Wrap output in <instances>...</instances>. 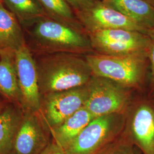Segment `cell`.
I'll list each match as a JSON object with an SVG mask.
<instances>
[{"label": "cell", "instance_id": "cell-24", "mask_svg": "<svg viewBox=\"0 0 154 154\" xmlns=\"http://www.w3.org/2000/svg\"><path fill=\"white\" fill-rule=\"evenodd\" d=\"M143 1L147 2V3H149V4L153 6L154 7V0H143Z\"/></svg>", "mask_w": 154, "mask_h": 154}, {"label": "cell", "instance_id": "cell-23", "mask_svg": "<svg viewBox=\"0 0 154 154\" xmlns=\"http://www.w3.org/2000/svg\"><path fill=\"white\" fill-rule=\"evenodd\" d=\"M5 106L3 102L1 101V100H0V112H1V111L2 110V109L4 108Z\"/></svg>", "mask_w": 154, "mask_h": 154}, {"label": "cell", "instance_id": "cell-15", "mask_svg": "<svg viewBox=\"0 0 154 154\" xmlns=\"http://www.w3.org/2000/svg\"><path fill=\"white\" fill-rule=\"evenodd\" d=\"M93 119V116L83 106L60 126L50 131L53 140L65 149Z\"/></svg>", "mask_w": 154, "mask_h": 154}, {"label": "cell", "instance_id": "cell-4", "mask_svg": "<svg viewBox=\"0 0 154 154\" xmlns=\"http://www.w3.org/2000/svg\"><path fill=\"white\" fill-rule=\"evenodd\" d=\"M119 115L118 113L94 118L64 149L65 154H98L118 137L122 123Z\"/></svg>", "mask_w": 154, "mask_h": 154}, {"label": "cell", "instance_id": "cell-12", "mask_svg": "<svg viewBox=\"0 0 154 154\" xmlns=\"http://www.w3.org/2000/svg\"><path fill=\"white\" fill-rule=\"evenodd\" d=\"M23 113L20 106L13 103L5 106L0 112V154H13Z\"/></svg>", "mask_w": 154, "mask_h": 154}, {"label": "cell", "instance_id": "cell-9", "mask_svg": "<svg viewBox=\"0 0 154 154\" xmlns=\"http://www.w3.org/2000/svg\"><path fill=\"white\" fill-rule=\"evenodd\" d=\"M14 60L21 97V106L24 111L39 112L41 94L39 88L37 67L27 44L15 52Z\"/></svg>", "mask_w": 154, "mask_h": 154}, {"label": "cell", "instance_id": "cell-19", "mask_svg": "<svg viewBox=\"0 0 154 154\" xmlns=\"http://www.w3.org/2000/svg\"><path fill=\"white\" fill-rule=\"evenodd\" d=\"M134 144L131 137H118L98 154H137Z\"/></svg>", "mask_w": 154, "mask_h": 154}, {"label": "cell", "instance_id": "cell-21", "mask_svg": "<svg viewBox=\"0 0 154 154\" xmlns=\"http://www.w3.org/2000/svg\"><path fill=\"white\" fill-rule=\"evenodd\" d=\"M73 9L74 11L82 9L88 6L93 0H65Z\"/></svg>", "mask_w": 154, "mask_h": 154}, {"label": "cell", "instance_id": "cell-20", "mask_svg": "<svg viewBox=\"0 0 154 154\" xmlns=\"http://www.w3.org/2000/svg\"><path fill=\"white\" fill-rule=\"evenodd\" d=\"M147 35L149 37V45L147 50V57L150 62L151 68V79L154 84V29L149 30Z\"/></svg>", "mask_w": 154, "mask_h": 154}, {"label": "cell", "instance_id": "cell-27", "mask_svg": "<svg viewBox=\"0 0 154 154\" xmlns=\"http://www.w3.org/2000/svg\"></svg>", "mask_w": 154, "mask_h": 154}, {"label": "cell", "instance_id": "cell-11", "mask_svg": "<svg viewBox=\"0 0 154 154\" xmlns=\"http://www.w3.org/2000/svg\"><path fill=\"white\" fill-rule=\"evenodd\" d=\"M131 138L144 154H154V109L143 103L135 111L131 122Z\"/></svg>", "mask_w": 154, "mask_h": 154}, {"label": "cell", "instance_id": "cell-17", "mask_svg": "<svg viewBox=\"0 0 154 154\" xmlns=\"http://www.w3.org/2000/svg\"><path fill=\"white\" fill-rule=\"evenodd\" d=\"M8 11L16 17L22 28L35 20L47 16L38 0H2Z\"/></svg>", "mask_w": 154, "mask_h": 154}, {"label": "cell", "instance_id": "cell-10", "mask_svg": "<svg viewBox=\"0 0 154 154\" xmlns=\"http://www.w3.org/2000/svg\"><path fill=\"white\" fill-rule=\"evenodd\" d=\"M45 127L39 112L24 111L13 154H41L50 143Z\"/></svg>", "mask_w": 154, "mask_h": 154}, {"label": "cell", "instance_id": "cell-26", "mask_svg": "<svg viewBox=\"0 0 154 154\" xmlns=\"http://www.w3.org/2000/svg\"><path fill=\"white\" fill-rule=\"evenodd\" d=\"M99 1H103V0H99Z\"/></svg>", "mask_w": 154, "mask_h": 154}, {"label": "cell", "instance_id": "cell-2", "mask_svg": "<svg viewBox=\"0 0 154 154\" xmlns=\"http://www.w3.org/2000/svg\"><path fill=\"white\" fill-rule=\"evenodd\" d=\"M28 33L32 44L41 51L75 53L90 49L88 36L82 30L72 28L49 17L39 18L22 28Z\"/></svg>", "mask_w": 154, "mask_h": 154}, {"label": "cell", "instance_id": "cell-1", "mask_svg": "<svg viewBox=\"0 0 154 154\" xmlns=\"http://www.w3.org/2000/svg\"><path fill=\"white\" fill-rule=\"evenodd\" d=\"M42 95L82 87L93 74L86 60L71 53H56L35 59Z\"/></svg>", "mask_w": 154, "mask_h": 154}, {"label": "cell", "instance_id": "cell-6", "mask_svg": "<svg viewBox=\"0 0 154 154\" xmlns=\"http://www.w3.org/2000/svg\"><path fill=\"white\" fill-rule=\"evenodd\" d=\"M84 107L94 118L118 114L126 104L127 97L121 85L95 76L88 82Z\"/></svg>", "mask_w": 154, "mask_h": 154}, {"label": "cell", "instance_id": "cell-14", "mask_svg": "<svg viewBox=\"0 0 154 154\" xmlns=\"http://www.w3.org/2000/svg\"><path fill=\"white\" fill-rule=\"evenodd\" d=\"M140 26L154 29V7L143 0H103Z\"/></svg>", "mask_w": 154, "mask_h": 154}, {"label": "cell", "instance_id": "cell-5", "mask_svg": "<svg viewBox=\"0 0 154 154\" xmlns=\"http://www.w3.org/2000/svg\"><path fill=\"white\" fill-rule=\"evenodd\" d=\"M91 47L106 55H127L147 52V34L122 29H105L88 33Z\"/></svg>", "mask_w": 154, "mask_h": 154}, {"label": "cell", "instance_id": "cell-22", "mask_svg": "<svg viewBox=\"0 0 154 154\" xmlns=\"http://www.w3.org/2000/svg\"><path fill=\"white\" fill-rule=\"evenodd\" d=\"M41 154H66L64 149L53 140Z\"/></svg>", "mask_w": 154, "mask_h": 154}, {"label": "cell", "instance_id": "cell-3", "mask_svg": "<svg viewBox=\"0 0 154 154\" xmlns=\"http://www.w3.org/2000/svg\"><path fill=\"white\" fill-rule=\"evenodd\" d=\"M147 52L127 55L96 54L86 55V60L95 76L102 77L129 87L143 81L146 67Z\"/></svg>", "mask_w": 154, "mask_h": 154}, {"label": "cell", "instance_id": "cell-25", "mask_svg": "<svg viewBox=\"0 0 154 154\" xmlns=\"http://www.w3.org/2000/svg\"><path fill=\"white\" fill-rule=\"evenodd\" d=\"M0 3H1V4H3V3H2V0H0Z\"/></svg>", "mask_w": 154, "mask_h": 154}, {"label": "cell", "instance_id": "cell-18", "mask_svg": "<svg viewBox=\"0 0 154 154\" xmlns=\"http://www.w3.org/2000/svg\"><path fill=\"white\" fill-rule=\"evenodd\" d=\"M46 16L72 28L82 30L72 7L65 0H38Z\"/></svg>", "mask_w": 154, "mask_h": 154}, {"label": "cell", "instance_id": "cell-8", "mask_svg": "<svg viewBox=\"0 0 154 154\" xmlns=\"http://www.w3.org/2000/svg\"><path fill=\"white\" fill-rule=\"evenodd\" d=\"M74 13L87 33L112 29L135 30L146 34L149 31L102 1L93 0L88 6Z\"/></svg>", "mask_w": 154, "mask_h": 154}, {"label": "cell", "instance_id": "cell-13", "mask_svg": "<svg viewBox=\"0 0 154 154\" xmlns=\"http://www.w3.org/2000/svg\"><path fill=\"white\" fill-rule=\"evenodd\" d=\"M25 44L21 25L16 17L0 3V51L15 53Z\"/></svg>", "mask_w": 154, "mask_h": 154}, {"label": "cell", "instance_id": "cell-16", "mask_svg": "<svg viewBox=\"0 0 154 154\" xmlns=\"http://www.w3.org/2000/svg\"><path fill=\"white\" fill-rule=\"evenodd\" d=\"M0 94L13 103L21 106V97L17 76L14 53L0 51Z\"/></svg>", "mask_w": 154, "mask_h": 154}, {"label": "cell", "instance_id": "cell-7", "mask_svg": "<svg viewBox=\"0 0 154 154\" xmlns=\"http://www.w3.org/2000/svg\"><path fill=\"white\" fill-rule=\"evenodd\" d=\"M44 95L39 113L50 131L84 106L87 88L82 86Z\"/></svg>", "mask_w": 154, "mask_h": 154}]
</instances>
